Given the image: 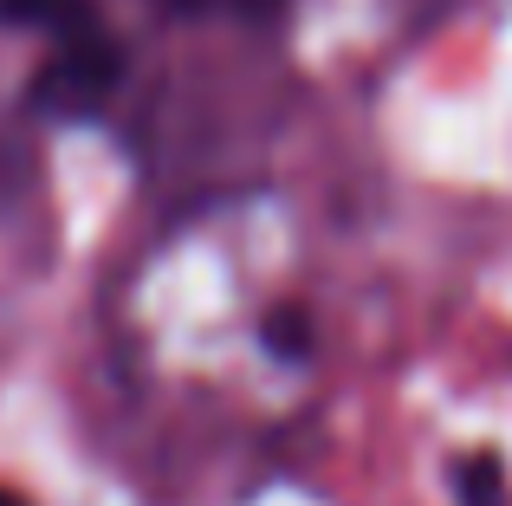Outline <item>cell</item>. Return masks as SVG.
I'll list each match as a JSON object with an SVG mask.
<instances>
[{"instance_id": "1", "label": "cell", "mask_w": 512, "mask_h": 506, "mask_svg": "<svg viewBox=\"0 0 512 506\" xmlns=\"http://www.w3.org/2000/svg\"><path fill=\"white\" fill-rule=\"evenodd\" d=\"M124 85H130V39L117 33V20H104L78 39L39 46V65L26 78L20 104L26 117H39L52 130H91V124H111Z\"/></svg>"}, {"instance_id": "2", "label": "cell", "mask_w": 512, "mask_h": 506, "mask_svg": "<svg viewBox=\"0 0 512 506\" xmlns=\"http://www.w3.org/2000/svg\"><path fill=\"white\" fill-rule=\"evenodd\" d=\"M104 0H0V26L7 33H33L39 46H59V39H78L91 26H104Z\"/></svg>"}, {"instance_id": "3", "label": "cell", "mask_w": 512, "mask_h": 506, "mask_svg": "<svg viewBox=\"0 0 512 506\" xmlns=\"http://www.w3.org/2000/svg\"><path fill=\"white\" fill-rule=\"evenodd\" d=\"M260 351L286 370H305L318 357V312L305 299H273L260 312Z\"/></svg>"}, {"instance_id": "4", "label": "cell", "mask_w": 512, "mask_h": 506, "mask_svg": "<svg viewBox=\"0 0 512 506\" xmlns=\"http://www.w3.org/2000/svg\"><path fill=\"white\" fill-rule=\"evenodd\" d=\"M163 20H227V26H247V33H286L292 7L299 0H150Z\"/></svg>"}, {"instance_id": "5", "label": "cell", "mask_w": 512, "mask_h": 506, "mask_svg": "<svg viewBox=\"0 0 512 506\" xmlns=\"http://www.w3.org/2000/svg\"><path fill=\"white\" fill-rule=\"evenodd\" d=\"M448 494L454 506H512V468L500 448H461L448 461Z\"/></svg>"}]
</instances>
